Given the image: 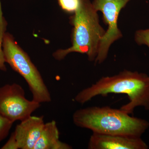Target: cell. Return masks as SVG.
Instances as JSON below:
<instances>
[{
    "label": "cell",
    "instance_id": "obj_6",
    "mask_svg": "<svg viewBox=\"0 0 149 149\" xmlns=\"http://www.w3.org/2000/svg\"><path fill=\"white\" fill-rule=\"evenodd\" d=\"M130 0H94L92 4L97 12L103 14L104 22L108 29L103 37L99 47L95 63L101 64L107 57L111 46L122 38L123 35L118 26V19L120 11Z\"/></svg>",
    "mask_w": 149,
    "mask_h": 149
},
{
    "label": "cell",
    "instance_id": "obj_4",
    "mask_svg": "<svg viewBox=\"0 0 149 149\" xmlns=\"http://www.w3.org/2000/svg\"><path fill=\"white\" fill-rule=\"evenodd\" d=\"M2 47L6 62L24 78L32 93V100L40 104L51 102L50 93L39 70L8 32L4 35Z\"/></svg>",
    "mask_w": 149,
    "mask_h": 149
},
{
    "label": "cell",
    "instance_id": "obj_8",
    "mask_svg": "<svg viewBox=\"0 0 149 149\" xmlns=\"http://www.w3.org/2000/svg\"><path fill=\"white\" fill-rule=\"evenodd\" d=\"M45 125L43 116L31 115L21 121L14 132L19 148L34 149Z\"/></svg>",
    "mask_w": 149,
    "mask_h": 149
},
{
    "label": "cell",
    "instance_id": "obj_14",
    "mask_svg": "<svg viewBox=\"0 0 149 149\" xmlns=\"http://www.w3.org/2000/svg\"><path fill=\"white\" fill-rule=\"evenodd\" d=\"M1 149H18V144L14 132L12 133L8 141L1 148Z\"/></svg>",
    "mask_w": 149,
    "mask_h": 149
},
{
    "label": "cell",
    "instance_id": "obj_1",
    "mask_svg": "<svg viewBox=\"0 0 149 149\" xmlns=\"http://www.w3.org/2000/svg\"><path fill=\"white\" fill-rule=\"evenodd\" d=\"M110 93L128 95L129 102L120 109L128 114L133 113L138 107L149 110V76L137 71L124 70L113 76L102 77L80 91L74 100L83 104L96 96H106Z\"/></svg>",
    "mask_w": 149,
    "mask_h": 149
},
{
    "label": "cell",
    "instance_id": "obj_2",
    "mask_svg": "<svg viewBox=\"0 0 149 149\" xmlns=\"http://www.w3.org/2000/svg\"><path fill=\"white\" fill-rule=\"evenodd\" d=\"M74 125L107 135L141 137L149 127V122L130 116L120 109L109 107H92L77 110L72 115Z\"/></svg>",
    "mask_w": 149,
    "mask_h": 149
},
{
    "label": "cell",
    "instance_id": "obj_13",
    "mask_svg": "<svg viewBox=\"0 0 149 149\" xmlns=\"http://www.w3.org/2000/svg\"><path fill=\"white\" fill-rule=\"evenodd\" d=\"M135 40L139 45H146L149 48V29H139L136 31Z\"/></svg>",
    "mask_w": 149,
    "mask_h": 149
},
{
    "label": "cell",
    "instance_id": "obj_9",
    "mask_svg": "<svg viewBox=\"0 0 149 149\" xmlns=\"http://www.w3.org/2000/svg\"><path fill=\"white\" fill-rule=\"evenodd\" d=\"M59 136L55 120L45 123L34 149H72L71 146L60 141Z\"/></svg>",
    "mask_w": 149,
    "mask_h": 149
},
{
    "label": "cell",
    "instance_id": "obj_10",
    "mask_svg": "<svg viewBox=\"0 0 149 149\" xmlns=\"http://www.w3.org/2000/svg\"><path fill=\"white\" fill-rule=\"evenodd\" d=\"M7 22L3 15L1 4L0 0V70L3 71H6L5 65V58L3 51L2 43L4 35L6 30Z\"/></svg>",
    "mask_w": 149,
    "mask_h": 149
},
{
    "label": "cell",
    "instance_id": "obj_5",
    "mask_svg": "<svg viewBox=\"0 0 149 149\" xmlns=\"http://www.w3.org/2000/svg\"><path fill=\"white\" fill-rule=\"evenodd\" d=\"M40 107V103L26 98L24 89L19 84L0 87V115L12 122L26 119Z\"/></svg>",
    "mask_w": 149,
    "mask_h": 149
},
{
    "label": "cell",
    "instance_id": "obj_7",
    "mask_svg": "<svg viewBox=\"0 0 149 149\" xmlns=\"http://www.w3.org/2000/svg\"><path fill=\"white\" fill-rule=\"evenodd\" d=\"M141 137L107 135L93 133L88 144L89 149H147Z\"/></svg>",
    "mask_w": 149,
    "mask_h": 149
},
{
    "label": "cell",
    "instance_id": "obj_12",
    "mask_svg": "<svg viewBox=\"0 0 149 149\" xmlns=\"http://www.w3.org/2000/svg\"><path fill=\"white\" fill-rule=\"evenodd\" d=\"M13 123L0 115V143L8 136Z\"/></svg>",
    "mask_w": 149,
    "mask_h": 149
},
{
    "label": "cell",
    "instance_id": "obj_11",
    "mask_svg": "<svg viewBox=\"0 0 149 149\" xmlns=\"http://www.w3.org/2000/svg\"><path fill=\"white\" fill-rule=\"evenodd\" d=\"M58 1L63 10L70 13H74L80 3V0H58Z\"/></svg>",
    "mask_w": 149,
    "mask_h": 149
},
{
    "label": "cell",
    "instance_id": "obj_3",
    "mask_svg": "<svg viewBox=\"0 0 149 149\" xmlns=\"http://www.w3.org/2000/svg\"><path fill=\"white\" fill-rule=\"evenodd\" d=\"M70 20L73 26L72 47L57 51L53 56L60 61L70 53L77 52L87 54L89 61H95L106 31L100 24L97 12L91 1L80 0L79 8Z\"/></svg>",
    "mask_w": 149,
    "mask_h": 149
}]
</instances>
